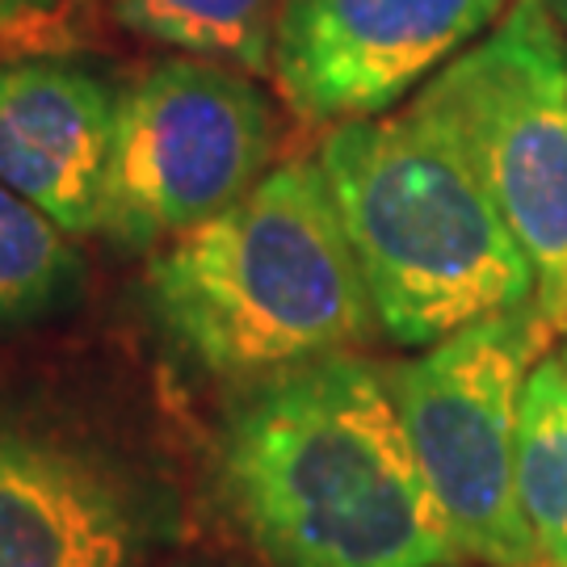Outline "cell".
I'll return each instance as SVG.
<instances>
[{"label": "cell", "mask_w": 567, "mask_h": 567, "mask_svg": "<svg viewBox=\"0 0 567 567\" xmlns=\"http://www.w3.org/2000/svg\"><path fill=\"white\" fill-rule=\"evenodd\" d=\"M215 480L269 567L463 564L386 365L362 353L244 383L219 429Z\"/></svg>", "instance_id": "1"}, {"label": "cell", "mask_w": 567, "mask_h": 567, "mask_svg": "<svg viewBox=\"0 0 567 567\" xmlns=\"http://www.w3.org/2000/svg\"><path fill=\"white\" fill-rule=\"evenodd\" d=\"M278 9L282 0H118L114 4V13L131 34L248 76H269Z\"/></svg>", "instance_id": "11"}, {"label": "cell", "mask_w": 567, "mask_h": 567, "mask_svg": "<svg viewBox=\"0 0 567 567\" xmlns=\"http://www.w3.org/2000/svg\"><path fill=\"white\" fill-rule=\"evenodd\" d=\"M547 353L538 311L522 307L386 365L429 492L463 559L480 567H543L517 501V412Z\"/></svg>", "instance_id": "5"}, {"label": "cell", "mask_w": 567, "mask_h": 567, "mask_svg": "<svg viewBox=\"0 0 567 567\" xmlns=\"http://www.w3.org/2000/svg\"><path fill=\"white\" fill-rule=\"evenodd\" d=\"M550 9V18H555V25L564 30V39H567V0H543Z\"/></svg>", "instance_id": "14"}, {"label": "cell", "mask_w": 567, "mask_h": 567, "mask_svg": "<svg viewBox=\"0 0 567 567\" xmlns=\"http://www.w3.org/2000/svg\"><path fill=\"white\" fill-rule=\"evenodd\" d=\"M559 358H564V365H567V337H564V349H559Z\"/></svg>", "instance_id": "15"}, {"label": "cell", "mask_w": 567, "mask_h": 567, "mask_svg": "<svg viewBox=\"0 0 567 567\" xmlns=\"http://www.w3.org/2000/svg\"><path fill=\"white\" fill-rule=\"evenodd\" d=\"M81 282L72 236L0 182V324L39 320Z\"/></svg>", "instance_id": "12"}, {"label": "cell", "mask_w": 567, "mask_h": 567, "mask_svg": "<svg viewBox=\"0 0 567 567\" xmlns=\"http://www.w3.org/2000/svg\"><path fill=\"white\" fill-rule=\"evenodd\" d=\"M278 110L257 76L210 60H161L118 89L102 231L156 252L240 203L274 168Z\"/></svg>", "instance_id": "6"}, {"label": "cell", "mask_w": 567, "mask_h": 567, "mask_svg": "<svg viewBox=\"0 0 567 567\" xmlns=\"http://www.w3.org/2000/svg\"><path fill=\"white\" fill-rule=\"evenodd\" d=\"M316 161L391 344L429 349L534 307L522 244L454 147L408 105L324 131Z\"/></svg>", "instance_id": "3"}, {"label": "cell", "mask_w": 567, "mask_h": 567, "mask_svg": "<svg viewBox=\"0 0 567 567\" xmlns=\"http://www.w3.org/2000/svg\"><path fill=\"white\" fill-rule=\"evenodd\" d=\"M484 185L534 269V311L567 337V39L543 0L501 21L408 102Z\"/></svg>", "instance_id": "4"}, {"label": "cell", "mask_w": 567, "mask_h": 567, "mask_svg": "<svg viewBox=\"0 0 567 567\" xmlns=\"http://www.w3.org/2000/svg\"><path fill=\"white\" fill-rule=\"evenodd\" d=\"M81 0H0V63L55 55L76 42Z\"/></svg>", "instance_id": "13"}, {"label": "cell", "mask_w": 567, "mask_h": 567, "mask_svg": "<svg viewBox=\"0 0 567 567\" xmlns=\"http://www.w3.org/2000/svg\"><path fill=\"white\" fill-rule=\"evenodd\" d=\"M118 89L63 60L0 63V182L72 236L102 231Z\"/></svg>", "instance_id": "9"}, {"label": "cell", "mask_w": 567, "mask_h": 567, "mask_svg": "<svg viewBox=\"0 0 567 567\" xmlns=\"http://www.w3.org/2000/svg\"><path fill=\"white\" fill-rule=\"evenodd\" d=\"M143 286L168 341L240 386L379 337L316 156L274 164L240 203L156 248Z\"/></svg>", "instance_id": "2"}, {"label": "cell", "mask_w": 567, "mask_h": 567, "mask_svg": "<svg viewBox=\"0 0 567 567\" xmlns=\"http://www.w3.org/2000/svg\"><path fill=\"white\" fill-rule=\"evenodd\" d=\"M505 9L508 0H282L269 81L303 126L383 118Z\"/></svg>", "instance_id": "7"}, {"label": "cell", "mask_w": 567, "mask_h": 567, "mask_svg": "<svg viewBox=\"0 0 567 567\" xmlns=\"http://www.w3.org/2000/svg\"><path fill=\"white\" fill-rule=\"evenodd\" d=\"M517 501L543 567H567V365L547 353L517 412Z\"/></svg>", "instance_id": "10"}, {"label": "cell", "mask_w": 567, "mask_h": 567, "mask_svg": "<svg viewBox=\"0 0 567 567\" xmlns=\"http://www.w3.org/2000/svg\"><path fill=\"white\" fill-rule=\"evenodd\" d=\"M173 496L81 429L0 412V567H140Z\"/></svg>", "instance_id": "8"}]
</instances>
